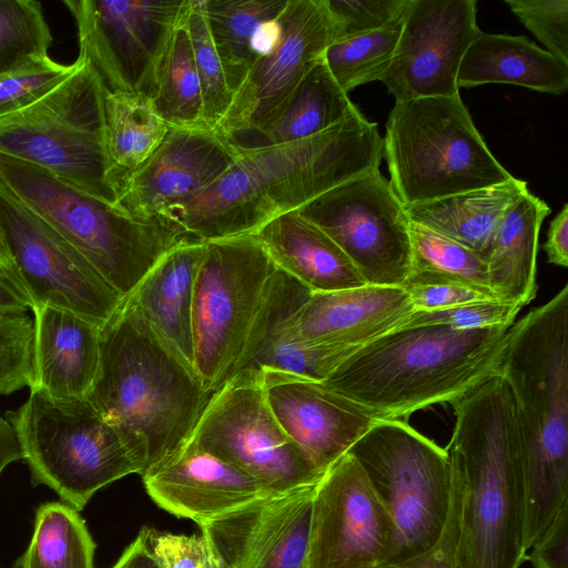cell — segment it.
Listing matches in <instances>:
<instances>
[{
    "mask_svg": "<svg viewBox=\"0 0 568 568\" xmlns=\"http://www.w3.org/2000/svg\"><path fill=\"white\" fill-rule=\"evenodd\" d=\"M383 158L377 124L358 110L306 139L240 145L233 165L166 215L204 242L253 234L273 219L378 170Z\"/></svg>",
    "mask_w": 568,
    "mask_h": 568,
    "instance_id": "obj_1",
    "label": "cell"
},
{
    "mask_svg": "<svg viewBox=\"0 0 568 568\" xmlns=\"http://www.w3.org/2000/svg\"><path fill=\"white\" fill-rule=\"evenodd\" d=\"M212 394L125 298L101 326L87 398L120 435L141 476L184 446Z\"/></svg>",
    "mask_w": 568,
    "mask_h": 568,
    "instance_id": "obj_2",
    "label": "cell"
},
{
    "mask_svg": "<svg viewBox=\"0 0 568 568\" xmlns=\"http://www.w3.org/2000/svg\"><path fill=\"white\" fill-rule=\"evenodd\" d=\"M449 404L455 425L446 452L462 485L455 568H519L525 489L511 392L494 374Z\"/></svg>",
    "mask_w": 568,
    "mask_h": 568,
    "instance_id": "obj_3",
    "label": "cell"
},
{
    "mask_svg": "<svg viewBox=\"0 0 568 568\" xmlns=\"http://www.w3.org/2000/svg\"><path fill=\"white\" fill-rule=\"evenodd\" d=\"M497 374L516 408L528 550L568 505V285L510 326Z\"/></svg>",
    "mask_w": 568,
    "mask_h": 568,
    "instance_id": "obj_4",
    "label": "cell"
},
{
    "mask_svg": "<svg viewBox=\"0 0 568 568\" xmlns=\"http://www.w3.org/2000/svg\"><path fill=\"white\" fill-rule=\"evenodd\" d=\"M509 328H396L357 348L323 383L382 420L402 419L497 374Z\"/></svg>",
    "mask_w": 568,
    "mask_h": 568,
    "instance_id": "obj_5",
    "label": "cell"
},
{
    "mask_svg": "<svg viewBox=\"0 0 568 568\" xmlns=\"http://www.w3.org/2000/svg\"><path fill=\"white\" fill-rule=\"evenodd\" d=\"M0 184L44 220L124 298L168 252L197 239L170 216L132 215L44 169L3 154Z\"/></svg>",
    "mask_w": 568,
    "mask_h": 568,
    "instance_id": "obj_6",
    "label": "cell"
},
{
    "mask_svg": "<svg viewBox=\"0 0 568 568\" xmlns=\"http://www.w3.org/2000/svg\"><path fill=\"white\" fill-rule=\"evenodd\" d=\"M106 93L79 51L75 69L62 82L33 103L0 116V154L44 169L116 205L122 175L106 148Z\"/></svg>",
    "mask_w": 568,
    "mask_h": 568,
    "instance_id": "obj_7",
    "label": "cell"
},
{
    "mask_svg": "<svg viewBox=\"0 0 568 568\" xmlns=\"http://www.w3.org/2000/svg\"><path fill=\"white\" fill-rule=\"evenodd\" d=\"M389 183L405 207L509 181L460 94L396 101L383 138Z\"/></svg>",
    "mask_w": 568,
    "mask_h": 568,
    "instance_id": "obj_8",
    "label": "cell"
},
{
    "mask_svg": "<svg viewBox=\"0 0 568 568\" xmlns=\"http://www.w3.org/2000/svg\"><path fill=\"white\" fill-rule=\"evenodd\" d=\"M33 485H45L79 511L109 484L140 468L116 430L87 397L39 390L7 413Z\"/></svg>",
    "mask_w": 568,
    "mask_h": 568,
    "instance_id": "obj_9",
    "label": "cell"
},
{
    "mask_svg": "<svg viewBox=\"0 0 568 568\" xmlns=\"http://www.w3.org/2000/svg\"><path fill=\"white\" fill-rule=\"evenodd\" d=\"M390 515L398 537L393 560L432 549L450 510L453 475L446 449L402 419L374 424L347 452Z\"/></svg>",
    "mask_w": 568,
    "mask_h": 568,
    "instance_id": "obj_10",
    "label": "cell"
},
{
    "mask_svg": "<svg viewBox=\"0 0 568 568\" xmlns=\"http://www.w3.org/2000/svg\"><path fill=\"white\" fill-rule=\"evenodd\" d=\"M276 266L254 234L205 242L193 300V366L211 393L231 376Z\"/></svg>",
    "mask_w": 568,
    "mask_h": 568,
    "instance_id": "obj_11",
    "label": "cell"
},
{
    "mask_svg": "<svg viewBox=\"0 0 568 568\" xmlns=\"http://www.w3.org/2000/svg\"><path fill=\"white\" fill-rule=\"evenodd\" d=\"M187 443L246 473L270 494L316 485L324 475L277 423L260 372H240L217 388Z\"/></svg>",
    "mask_w": 568,
    "mask_h": 568,
    "instance_id": "obj_12",
    "label": "cell"
},
{
    "mask_svg": "<svg viewBox=\"0 0 568 568\" xmlns=\"http://www.w3.org/2000/svg\"><path fill=\"white\" fill-rule=\"evenodd\" d=\"M0 253L33 307L65 310L103 326L124 301L59 233L2 184Z\"/></svg>",
    "mask_w": 568,
    "mask_h": 568,
    "instance_id": "obj_13",
    "label": "cell"
},
{
    "mask_svg": "<svg viewBox=\"0 0 568 568\" xmlns=\"http://www.w3.org/2000/svg\"><path fill=\"white\" fill-rule=\"evenodd\" d=\"M296 212L335 242L367 285L403 287L410 270V221L379 170L336 186Z\"/></svg>",
    "mask_w": 568,
    "mask_h": 568,
    "instance_id": "obj_14",
    "label": "cell"
},
{
    "mask_svg": "<svg viewBox=\"0 0 568 568\" xmlns=\"http://www.w3.org/2000/svg\"><path fill=\"white\" fill-rule=\"evenodd\" d=\"M80 51L109 93L152 98L170 39L191 0H64Z\"/></svg>",
    "mask_w": 568,
    "mask_h": 568,
    "instance_id": "obj_15",
    "label": "cell"
},
{
    "mask_svg": "<svg viewBox=\"0 0 568 568\" xmlns=\"http://www.w3.org/2000/svg\"><path fill=\"white\" fill-rule=\"evenodd\" d=\"M397 550L390 515L346 453L316 485L307 568H374L393 560Z\"/></svg>",
    "mask_w": 568,
    "mask_h": 568,
    "instance_id": "obj_16",
    "label": "cell"
},
{
    "mask_svg": "<svg viewBox=\"0 0 568 568\" xmlns=\"http://www.w3.org/2000/svg\"><path fill=\"white\" fill-rule=\"evenodd\" d=\"M333 42L326 0H287L273 45L254 62L216 131L234 141L264 125Z\"/></svg>",
    "mask_w": 568,
    "mask_h": 568,
    "instance_id": "obj_17",
    "label": "cell"
},
{
    "mask_svg": "<svg viewBox=\"0 0 568 568\" xmlns=\"http://www.w3.org/2000/svg\"><path fill=\"white\" fill-rule=\"evenodd\" d=\"M475 0H409L392 62L381 79L395 101L459 93L460 62L476 37Z\"/></svg>",
    "mask_w": 568,
    "mask_h": 568,
    "instance_id": "obj_18",
    "label": "cell"
},
{
    "mask_svg": "<svg viewBox=\"0 0 568 568\" xmlns=\"http://www.w3.org/2000/svg\"><path fill=\"white\" fill-rule=\"evenodd\" d=\"M316 485L257 498L199 525L219 568H307Z\"/></svg>",
    "mask_w": 568,
    "mask_h": 568,
    "instance_id": "obj_19",
    "label": "cell"
},
{
    "mask_svg": "<svg viewBox=\"0 0 568 568\" xmlns=\"http://www.w3.org/2000/svg\"><path fill=\"white\" fill-rule=\"evenodd\" d=\"M239 155L240 145L216 130L170 126L154 153L123 178L116 206L138 216L166 215L213 184Z\"/></svg>",
    "mask_w": 568,
    "mask_h": 568,
    "instance_id": "obj_20",
    "label": "cell"
},
{
    "mask_svg": "<svg viewBox=\"0 0 568 568\" xmlns=\"http://www.w3.org/2000/svg\"><path fill=\"white\" fill-rule=\"evenodd\" d=\"M260 374L265 399L277 423L324 474L382 420L323 382L277 369H263Z\"/></svg>",
    "mask_w": 568,
    "mask_h": 568,
    "instance_id": "obj_21",
    "label": "cell"
},
{
    "mask_svg": "<svg viewBox=\"0 0 568 568\" xmlns=\"http://www.w3.org/2000/svg\"><path fill=\"white\" fill-rule=\"evenodd\" d=\"M142 478L159 507L197 525L274 495L246 473L187 442Z\"/></svg>",
    "mask_w": 568,
    "mask_h": 568,
    "instance_id": "obj_22",
    "label": "cell"
},
{
    "mask_svg": "<svg viewBox=\"0 0 568 568\" xmlns=\"http://www.w3.org/2000/svg\"><path fill=\"white\" fill-rule=\"evenodd\" d=\"M311 294L305 285L276 267L230 378L240 372L277 369L323 382L358 348L307 345L288 337L287 321Z\"/></svg>",
    "mask_w": 568,
    "mask_h": 568,
    "instance_id": "obj_23",
    "label": "cell"
},
{
    "mask_svg": "<svg viewBox=\"0 0 568 568\" xmlns=\"http://www.w3.org/2000/svg\"><path fill=\"white\" fill-rule=\"evenodd\" d=\"M414 312L403 287L366 284L316 292L287 321L286 333L307 345L361 347L398 328Z\"/></svg>",
    "mask_w": 568,
    "mask_h": 568,
    "instance_id": "obj_24",
    "label": "cell"
},
{
    "mask_svg": "<svg viewBox=\"0 0 568 568\" xmlns=\"http://www.w3.org/2000/svg\"><path fill=\"white\" fill-rule=\"evenodd\" d=\"M33 313V383L57 399L87 397L100 362L101 326L72 312L36 306Z\"/></svg>",
    "mask_w": 568,
    "mask_h": 568,
    "instance_id": "obj_25",
    "label": "cell"
},
{
    "mask_svg": "<svg viewBox=\"0 0 568 568\" xmlns=\"http://www.w3.org/2000/svg\"><path fill=\"white\" fill-rule=\"evenodd\" d=\"M204 250L197 239L172 248L125 297L192 366L194 287Z\"/></svg>",
    "mask_w": 568,
    "mask_h": 568,
    "instance_id": "obj_26",
    "label": "cell"
},
{
    "mask_svg": "<svg viewBox=\"0 0 568 568\" xmlns=\"http://www.w3.org/2000/svg\"><path fill=\"white\" fill-rule=\"evenodd\" d=\"M253 234L274 265L312 293L366 285L335 242L296 211L273 219Z\"/></svg>",
    "mask_w": 568,
    "mask_h": 568,
    "instance_id": "obj_27",
    "label": "cell"
},
{
    "mask_svg": "<svg viewBox=\"0 0 568 568\" xmlns=\"http://www.w3.org/2000/svg\"><path fill=\"white\" fill-rule=\"evenodd\" d=\"M508 83L560 95L568 90V63L525 36L480 33L467 49L457 85Z\"/></svg>",
    "mask_w": 568,
    "mask_h": 568,
    "instance_id": "obj_28",
    "label": "cell"
},
{
    "mask_svg": "<svg viewBox=\"0 0 568 568\" xmlns=\"http://www.w3.org/2000/svg\"><path fill=\"white\" fill-rule=\"evenodd\" d=\"M550 212L544 200L528 191L500 222L486 254L496 300L523 308L536 297L539 232Z\"/></svg>",
    "mask_w": 568,
    "mask_h": 568,
    "instance_id": "obj_29",
    "label": "cell"
},
{
    "mask_svg": "<svg viewBox=\"0 0 568 568\" xmlns=\"http://www.w3.org/2000/svg\"><path fill=\"white\" fill-rule=\"evenodd\" d=\"M528 192L524 180L509 181L406 207L410 221L422 224L486 258L505 215Z\"/></svg>",
    "mask_w": 568,
    "mask_h": 568,
    "instance_id": "obj_30",
    "label": "cell"
},
{
    "mask_svg": "<svg viewBox=\"0 0 568 568\" xmlns=\"http://www.w3.org/2000/svg\"><path fill=\"white\" fill-rule=\"evenodd\" d=\"M357 111L323 57L275 115L254 132L263 138L258 145L294 142L318 134Z\"/></svg>",
    "mask_w": 568,
    "mask_h": 568,
    "instance_id": "obj_31",
    "label": "cell"
},
{
    "mask_svg": "<svg viewBox=\"0 0 568 568\" xmlns=\"http://www.w3.org/2000/svg\"><path fill=\"white\" fill-rule=\"evenodd\" d=\"M287 0H203L211 37L232 95L241 88L260 57L257 38L275 21Z\"/></svg>",
    "mask_w": 568,
    "mask_h": 568,
    "instance_id": "obj_32",
    "label": "cell"
},
{
    "mask_svg": "<svg viewBox=\"0 0 568 568\" xmlns=\"http://www.w3.org/2000/svg\"><path fill=\"white\" fill-rule=\"evenodd\" d=\"M104 115L109 156L123 180L154 153L170 126L142 92H108Z\"/></svg>",
    "mask_w": 568,
    "mask_h": 568,
    "instance_id": "obj_33",
    "label": "cell"
},
{
    "mask_svg": "<svg viewBox=\"0 0 568 568\" xmlns=\"http://www.w3.org/2000/svg\"><path fill=\"white\" fill-rule=\"evenodd\" d=\"M409 235L410 270L403 287L414 284H457L496 300L483 255L413 221L409 222Z\"/></svg>",
    "mask_w": 568,
    "mask_h": 568,
    "instance_id": "obj_34",
    "label": "cell"
},
{
    "mask_svg": "<svg viewBox=\"0 0 568 568\" xmlns=\"http://www.w3.org/2000/svg\"><path fill=\"white\" fill-rule=\"evenodd\" d=\"M95 544L74 507L51 501L36 513L31 541L20 568H94Z\"/></svg>",
    "mask_w": 568,
    "mask_h": 568,
    "instance_id": "obj_35",
    "label": "cell"
},
{
    "mask_svg": "<svg viewBox=\"0 0 568 568\" xmlns=\"http://www.w3.org/2000/svg\"><path fill=\"white\" fill-rule=\"evenodd\" d=\"M186 17L187 13L170 39L151 99L169 126L200 128L205 126L203 100Z\"/></svg>",
    "mask_w": 568,
    "mask_h": 568,
    "instance_id": "obj_36",
    "label": "cell"
},
{
    "mask_svg": "<svg viewBox=\"0 0 568 568\" xmlns=\"http://www.w3.org/2000/svg\"><path fill=\"white\" fill-rule=\"evenodd\" d=\"M402 23L333 42L326 49L324 62L345 93L381 81L392 62Z\"/></svg>",
    "mask_w": 568,
    "mask_h": 568,
    "instance_id": "obj_37",
    "label": "cell"
},
{
    "mask_svg": "<svg viewBox=\"0 0 568 568\" xmlns=\"http://www.w3.org/2000/svg\"><path fill=\"white\" fill-rule=\"evenodd\" d=\"M51 42L40 2L0 0V74L49 57Z\"/></svg>",
    "mask_w": 568,
    "mask_h": 568,
    "instance_id": "obj_38",
    "label": "cell"
},
{
    "mask_svg": "<svg viewBox=\"0 0 568 568\" xmlns=\"http://www.w3.org/2000/svg\"><path fill=\"white\" fill-rule=\"evenodd\" d=\"M186 26L201 84L203 122L209 129L216 130L233 95L229 90L223 67L211 37L203 0H191Z\"/></svg>",
    "mask_w": 568,
    "mask_h": 568,
    "instance_id": "obj_39",
    "label": "cell"
},
{
    "mask_svg": "<svg viewBox=\"0 0 568 568\" xmlns=\"http://www.w3.org/2000/svg\"><path fill=\"white\" fill-rule=\"evenodd\" d=\"M33 383V320L27 313L0 312V395Z\"/></svg>",
    "mask_w": 568,
    "mask_h": 568,
    "instance_id": "obj_40",
    "label": "cell"
},
{
    "mask_svg": "<svg viewBox=\"0 0 568 568\" xmlns=\"http://www.w3.org/2000/svg\"><path fill=\"white\" fill-rule=\"evenodd\" d=\"M75 69L50 57L0 74V116L16 112L52 90Z\"/></svg>",
    "mask_w": 568,
    "mask_h": 568,
    "instance_id": "obj_41",
    "label": "cell"
},
{
    "mask_svg": "<svg viewBox=\"0 0 568 568\" xmlns=\"http://www.w3.org/2000/svg\"><path fill=\"white\" fill-rule=\"evenodd\" d=\"M334 42L403 21L409 0H326Z\"/></svg>",
    "mask_w": 568,
    "mask_h": 568,
    "instance_id": "obj_42",
    "label": "cell"
},
{
    "mask_svg": "<svg viewBox=\"0 0 568 568\" xmlns=\"http://www.w3.org/2000/svg\"><path fill=\"white\" fill-rule=\"evenodd\" d=\"M521 307L487 300L436 311H415L398 327L446 325L455 329H475L491 326H511Z\"/></svg>",
    "mask_w": 568,
    "mask_h": 568,
    "instance_id": "obj_43",
    "label": "cell"
},
{
    "mask_svg": "<svg viewBox=\"0 0 568 568\" xmlns=\"http://www.w3.org/2000/svg\"><path fill=\"white\" fill-rule=\"evenodd\" d=\"M505 3L547 51L568 63V0H505Z\"/></svg>",
    "mask_w": 568,
    "mask_h": 568,
    "instance_id": "obj_44",
    "label": "cell"
},
{
    "mask_svg": "<svg viewBox=\"0 0 568 568\" xmlns=\"http://www.w3.org/2000/svg\"><path fill=\"white\" fill-rule=\"evenodd\" d=\"M146 541L159 568H219L202 535H175L146 527Z\"/></svg>",
    "mask_w": 568,
    "mask_h": 568,
    "instance_id": "obj_45",
    "label": "cell"
},
{
    "mask_svg": "<svg viewBox=\"0 0 568 568\" xmlns=\"http://www.w3.org/2000/svg\"><path fill=\"white\" fill-rule=\"evenodd\" d=\"M452 475L450 510L439 541L428 551L402 560H389L374 568H455V549L459 532L462 506V485L457 473L453 468Z\"/></svg>",
    "mask_w": 568,
    "mask_h": 568,
    "instance_id": "obj_46",
    "label": "cell"
},
{
    "mask_svg": "<svg viewBox=\"0 0 568 568\" xmlns=\"http://www.w3.org/2000/svg\"><path fill=\"white\" fill-rule=\"evenodd\" d=\"M403 288L415 311H436L494 300L477 290L457 284H414Z\"/></svg>",
    "mask_w": 568,
    "mask_h": 568,
    "instance_id": "obj_47",
    "label": "cell"
},
{
    "mask_svg": "<svg viewBox=\"0 0 568 568\" xmlns=\"http://www.w3.org/2000/svg\"><path fill=\"white\" fill-rule=\"evenodd\" d=\"M531 548L529 558L534 568H568V505L558 511Z\"/></svg>",
    "mask_w": 568,
    "mask_h": 568,
    "instance_id": "obj_48",
    "label": "cell"
},
{
    "mask_svg": "<svg viewBox=\"0 0 568 568\" xmlns=\"http://www.w3.org/2000/svg\"><path fill=\"white\" fill-rule=\"evenodd\" d=\"M547 254L548 263L567 267L568 266V204L551 220L547 240L542 245Z\"/></svg>",
    "mask_w": 568,
    "mask_h": 568,
    "instance_id": "obj_49",
    "label": "cell"
},
{
    "mask_svg": "<svg viewBox=\"0 0 568 568\" xmlns=\"http://www.w3.org/2000/svg\"><path fill=\"white\" fill-rule=\"evenodd\" d=\"M32 302L18 278L0 265V312L27 313Z\"/></svg>",
    "mask_w": 568,
    "mask_h": 568,
    "instance_id": "obj_50",
    "label": "cell"
},
{
    "mask_svg": "<svg viewBox=\"0 0 568 568\" xmlns=\"http://www.w3.org/2000/svg\"><path fill=\"white\" fill-rule=\"evenodd\" d=\"M111 568H159L148 546L146 527L140 530Z\"/></svg>",
    "mask_w": 568,
    "mask_h": 568,
    "instance_id": "obj_51",
    "label": "cell"
},
{
    "mask_svg": "<svg viewBox=\"0 0 568 568\" xmlns=\"http://www.w3.org/2000/svg\"><path fill=\"white\" fill-rule=\"evenodd\" d=\"M22 459L17 434L11 424L0 417V474L11 463Z\"/></svg>",
    "mask_w": 568,
    "mask_h": 568,
    "instance_id": "obj_52",
    "label": "cell"
},
{
    "mask_svg": "<svg viewBox=\"0 0 568 568\" xmlns=\"http://www.w3.org/2000/svg\"><path fill=\"white\" fill-rule=\"evenodd\" d=\"M0 265L2 267H4L6 270H8L10 273H12L11 268H10V265L8 264V262L6 261V258L1 255L0 253ZM13 274V273H12ZM14 275V274H13ZM16 276V275H14Z\"/></svg>",
    "mask_w": 568,
    "mask_h": 568,
    "instance_id": "obj_53",
    "label": "cell"
}]
</instances>
